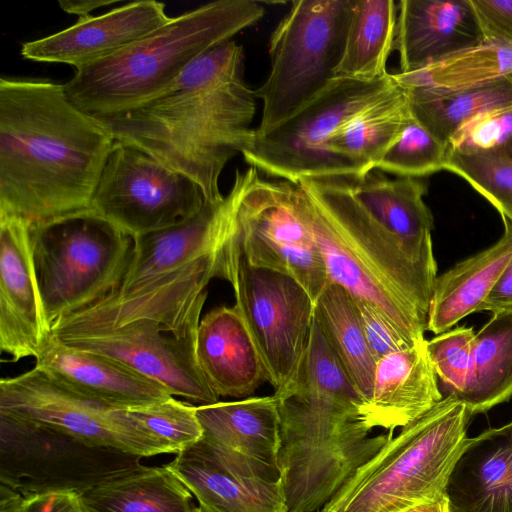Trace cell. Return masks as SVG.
<instances>
[{"label":"cell","mask_w":512,"mask_h":512,"mask_svg":"<svg viewBox=\"0 0 512 512\" xmlns=\"http://www.w3.org/2000/svg\"><path fill=\"white\" fill-rule=\"evenodd\" d=\"M115 143L63 84L0 79V215L31 224L90 209Z\"/></svg>","instance_id":"1"},{"label":"cell","mask_w":512,"mask_h":512,"mask_svg":"<svg viewBox=\"0 0 512 512\" xmlns=\"http://www.w3.org/2000/svg\"><path fill=\"white\" fill-rule=\"evenodd\" d=\"M255 112V92L244 80L243 48L228 40L199 56L154 99L94 117L116 141L193 180L205 201L219 202L220 175L251 140Z\"/></svg>","instance_id":"2"},{"label":"cell","mask_w":512,"mask_h":512,"mask_svg":"<svg viewBox=\"0 0 512 512\" xmlns=\"http://www.w3.org/2000/svg\"><path fill=\"white\" fill-rule=\"evenodd\" d=\"M274 396L277 464L288 512L319 511L394 436V431L371 436L364 400L315 314L301 363Z\"/></svg>","instance_id":"3"},{"label":"cell","mask_w":512,"mask_h":512,"mask_svg":"<svg viewBox=\"0 0 512 512\" xmlns=\"http://www.w3.org/2000/svg\"><path fill=\"white\" fill-rule=\"evenodd\" d=\"M207 286L200 272L183 269L65 316L52 325L51 334L63 344L106 356L155 380L173 396L214 404L219 397L196 358Z\"/></svg>","instance_id":"4"},{"label":"cell","mask_w":512,"mask_h":512,"mask_svg":"<svg viewBox=\"0 0 512 512\" xmlns=\"http://www.w3.org/2000/svg\"><path fill=\"white\" fill-rule=\"evenodd\" d=\"M299 184L329 281L378 308L409 342L424 339L437 270L416 261L373 219L348 177Z\"/></svg>","instance_id":"5"},{"label":"cell","mask_w":512,"mask_h":512,"mask_svg":"<svg viewBox=\"0 0 512 512\" xmlns=\"http://www.w3.org/2000/svg\"><path fill=\"white\" fill-rule=\"evenodd\" d=\"M264 13V6L253 0L201 5L121 51L76 68L63 88L92 116L129 111L160 95L199 56L254 25Z\"/></svg>","instance_id":"6"},{"label":"cell","mask_w":512,"mask_h":512,"mask_svg":"<svg viewBox=\"0 0 512 512\" xmlns=\"http://www.w3.org/2000/svg\"><path fill=\"white\" fill-rule=\"evenodd\" d=\"M472 417L444 397L360 466L317 512H405L445 493Z\"/></svg>","instance_id":"7"},{"label":"cell","mask_w":512,"mask_h":512,"mask_svg":"<svg viewBox=\"0 0 512 512\" xmlns=\"http://www.w3.org/2000/svg\"><path fill=\"white\" fill-rule=\"evenodd\" d=\"M225 245L247 263L295 279L315 303L329 282L299 183L269 180L249 166L225 195Z\"/></svg>","instance_id":"8"},{"label":"cell","mask_w":512,"mask_h":512,"mask_svg":"<svg viewBox=\"0 0 512 512\" xmlns=\"http://www.w3.org/2000/svg\"><path fill=\"white\" fill-rule=\"evenodd\" d=\"M36 278L49 324L115 292L134 239L91 209L30 229Z\"/></svg>","instance_id":"9"},{"label":"cell","mask_w":512,"mask_h":512,"mask_svg":"<svg viewBox=\"0 0 512 512\" xmlns=\"http://www.w3.org/2000/svg\"><path fill=\"white\" fill-rule=\"evenodd\" d=\"M351 10L352 0L291 3L270 38V73L254 90L263 104L256 134L283 123L337 77Z\"/></svg>","instance_id":"10"},{"label":"cell","mask_w":512,"mask_h":512,"mask_svg":"<svg viewBox=\"0 0 512 512\" xmlns=\"http://www.w3.org/2000/svg\"><path fill=\"white\" fill-rule=\"evenodd\" d=\"M393 74L378 79L336 77L296 113L258 135L242 151L245 162L276 179L299 183L334 177L328 147L355 114L388 91Z\"/></svg>","instance_id":"11"},{"label":"cell","mask_w":512,"mask_h":512,"mask_svg":"<svg viewBox=\"0 0 512 512\" xmlns=\"http://www.w3.org/2000/svg\"><path fill=\"white\" fill-rule=\"evenodd\" d=\"M224 241L217 277L231 284L235 306L259 352L267 382L279 389L294 376L305 354L315 303L295 279L250 265Z\"/></svg>","instance_id":"12"},{"label":"cell","mask_w":512,"mask_h":512,"mask_svg":"<svg viewBox=\"0 0 512 512\" xmlns=\"http://www.w3.org/2000/svg\"><path fill=\"white\" fill-rule=\"evenodd\" d=\"M0 416L27 428L85 446L134 456L168 453L126 414L79 395L35 367L0 381Z\"/></svg>","instance_id":"13"},{"label":"cell","mask_w":512,"mask_h":512,"mask_svg":"<svg viewBox=\"0 0 512 512\" xmlns=\"http://www.w3.org/2000/svg\"><path fill=\"white\" fill-rule=\"evenodd\" d=\"M204 203L193 180L141 149L115 140L90 209L134 239L194 216Z\"/></svg>","instance_id":"14"},{"label":"cell","mask_w":512,"mask_h":512,"mask_svg":"<svg viewBox=\"0 0 512 512\" xmlns=\"http://www.w3.org/2000/svg\"><path fill=\"white\" fill-rule=\"evenodd\" d=\"M167 467L202 512H288L278 468L203 436Z\"/></svg>","instance_id":"15"},{"label":"cell","mask_w":512,"mask_h":512,"mask_svg":"<svg viewBox=\"0 0 512 512\" xmlns=\"http://www.w3.org/2000/svg\"><path fill=\"white\" fill-rule=\"evenodd\" d=\"M31 225L0 215V349L12 362L36 358L51 336L36 278Z\"/></svg>","instance_id":"16"},{"label":"cell","mask_w":512,"mask_h":512,"mask_svg":"<svg viewBox=\"0 0 512 512\" xmlns=\"http://www.w3.org/2000/svg\"><path fill=\"white\" fill-rule=\"evenodd\" d=\"M172 19L154 0L127 3L99 16L79 18L72 26L22 44L25 59L78 68L111 56Z\"/></svg>","instance_id":"17"},{"label":"cell","mask_w":512,"mask_h":512,"mask_svg":"<svg viewBox=\"0 0 512 512\" xmlns=\"http://www.w3.org/2000/svg\"><path fill=\"white\" fill-rule=\"evenodd\" d=\"M35 368L79 395L116 408L173 396L155 380L106 356L63 344L52 334L35 358Z\"/></svg>","instance_id":"18"},{"label":"cell","mask_w":512,"mask_h":512,"mask_svg":"<svg viewBox=\"0 0 512 512\" xmlns=\"http://www.w3.org/2000/svg\"><path fill=\"white\" fill-rule=\"evenodd\" d=\"M485 42L471 0H401L394 49L411 73Z\"/></svg>","instance_id":"19"},{"label":"cell","mask_w":512,"mask_h":512,"mask_svg":"<svg viewBox=\"0 0 512 512\" xmlns=\"http://www.w3.org/2000/svg\"><path fill=\"white\" fill-rule=\"evenodd\" d=\"M226 229L223 197L219 202L205 201L198 213L176 225L134 238L130 264L115 292L141 288L217 250Z\"/></svg>","instance_id":"20"},{"label":"cell","mask_w":512,"mask_h":512,"mask_svg":"<svg viewBox=\"0 0 512 512\" xmlns=\"http://www.w3.org/2000/svg\"><path fill=\"white\" fill-rule=\"evenodd\" d=\"M442 399L424 338L376 362L364 415L372 429L394 431L414 422Z\"/></svg>","instance_id":"21"},{"label":"cell","mask_w":512,"mask_h":512,"mask_svg":"<svg viewBox=\"0 0 512 512\" xmlns=\"http://www.w3.org/2000/svg\"><path fill=\"white\" fill-rule=\"evenodd\" d=\"M196 358L218 397L248 396L267 381L259 352L235 305L214 308L201 319Z\"/></svg>","instance_id":"22"},{"label":"cell","mask_w":512,"mask_h":512,"mask_svg":"<svg viewBox=\"0 0 512 512\" xmlns=\"http://www.w3.org/2000/svg\"><path fill=\"white\" fill-rule=\"evenodd\" d=\"M445 492L451 512H512V421L466 439Z\"/></svg>","instance_id":"23"},{"label":"cell","mask_w":512,"mask_h":512,"mask_svg":"<svg viewBox=\"0 0 512 512\" xmlns=\"http://www.w3.org/2000/svg\"><path fill=\"white\" fill-rule=\"evenodd\" d=\"M352 194L416 261L437 270L433 254V215L424 201L421 178H389L372 169L359 178L348 177Z\"/></svg>","instance_id":"24"},{"label":"cell","mask_w":512,"mask_h":512,"mask_svg":"<svg viewBox=\"0 0 512 512\" xmlns=\"http://www.w3.org/2000/svg\"><path fill=\"white\" fill-rule=\"evenodd\" d=\"M412 116L408 95L397 81L336 133L328 151L334 177L359 178L374 169Z\"/></svg>","instance_id":"25"},{"label":"cell","mask_w":512,"mask_h":512,"mask_svg":"<svg viewBox=\"0 0 512 512\" xmlns=\"http://www.w3.org/2000/svg\"><path fill=\"white\" fill-rule=\"evenodd\" d=\"M501 218L504 232L497 242L437 276L427 330L441 334L466 316L480 311L512 257V221Z\"/></svg>","instance_id":"26"},{"label":"cell","mask_w":512,"mask_h":512,"mask_svg":"<svg viewBox=\"0 0 512 512\" xmlns=\"http://www.w3.org/2000/svg\"><path fill=\"white\" fill-rule=\"evenodd\" d=\"M79 494L85 512H202L167 465L123 467L101 475Z\"/></svg>","instance_id":"27"},{"label":"cell","mask_w":512,"mask_h":512,"mask_svg":"<svg viewBox=\"0 0 512 512\" xmlns=\"http://www.w3.org/2000/svg\"><path fill=\"white\" fill-rule=\"evenodd\" d=\"M203 437L278 468L279 413L276 397H250L196 407Z\"/></svg>","instance_id":"28"},{"label":"cell","mask_w":512,"mask_h":512,"mask_svg":"<svg viewBox=\"0 0 512 512\" xmlns=\"http://www.w3.org/2000/svg\"><path fill=\"white\" fill-rule=\"evenodd\" d=\"M512 397V309L492 313L475 333L471 369L459 397L471 415Z\"/></svg>","instance_id":"29"},{"label":"cell","mask_w":512,"mask_h":512,"mask_svg":"<svg viewBox=\"0 0 512 512\" xmlns=\"http://www.w3.org/2000/svg\"><path fill=\"white\" fill-rule=\"evenodd\" d=\"M398 6L393 0H352L351 17L337 77L378 79L389 73Z\"/></svg>","instance_id":"30"},{"label":"cell","mask_w":512,"mask_h":512,"mask_svg":"<svg viewBox=\"0 0 512 512\" xmlns=\"http://www.w3.org/2000/svg\"><path fill=\"white\" fill-rule=\"evenodd\" d=\"M314 314L365 403L371 394L376 360L367 344L352 296L329 281L315 302Z\"/></svg>","instance_id":"31"},{"label":"cell","mask_w":512,"mask_h":512,"mask_svg":"<svg viewBox=\"0 0 512 512\" xmlns=\"http://www.w3.org/2000/svg\"><path fill=\"white\" fill-rule=\"evenodd\" d=\"M405 90L413 117L446 145L455 131L476 114L512 105V75L458 91Z\"/></svg>","instance_id":"32"},{"label":"cell","mask_w":512,"mask_h":512,"mask_svg":"<svg viewBox=\"0 0 512 512\" xmlns=\"http://www.w3.org/2000/svg\"><path fill=\"white\" fill-rule=\"evenodd\" d=\"M512 75V46L485 41L411 73L393 74L405 88L458 91Z\"/></svg>","instance_id":"33"},{"label":"cell","mask_w":512,"mask_h":512,"mask_svg":"<svg viewBox=\"0 0 512 512\" xmlns=\"http://www.w3.org/2000/svg\"><path fill=\"white\" fill-rule=\"evenodd\" d=\"M447 155V145L412 115L374 169L396 177L423 178L442 171Z\"/></svg>","instance_id":"34"},{"label":"cell","mask_w":512,"mask_h":512,"mask_svg":"<svg viewBox=\"0 0 512 512\" xmlns=\"http://www.w3.org/2000/svg\"><path fill=\"white\" fill-rule=\"evenodd\" d=\"M196 407L172 396L164 401L125 408V412L145 433L159 441L168 453L177 454L203 436Z\"/></svg>","instance_id":"35"},{"label":"cell","mask_w":512,"mask_h":512,"mask_svg":"<svg viewBox=\"0 0 512 512\" xmlns=\"http://www.w3.org/2000/svg\"><path fill=\"white\" fill-rule=\"evenodd\" d=\"M443 170L464 179L498 210L512 220V157L508 153L449 154Z\"/></svg>","instance_id":"36"},{"label":"cell","mask_w":512,"mask_h":512,"mask_svg":"<svg viewBox=\"0 0 512 512\" xmlns=\"http://www.w3.org/2000/svg\"><path fill=\"white\" fill-rule=\"evenodd\" d=\"M475 332L459 326L427 340V350L441 393L461 396L470 374Z\"/></svg>","instance_id":"37"},{"label":"cell","mask_w":512,"mask_h":512,"mask_svg":"<svg viewBox=\"0 0 512 512\" xmlns=\"http://www.w3.org/2000/svg\"><path fill=\"white\" fill-rule=\"evenodd\" d=\"M512 148V105L476 114L447 143L449 154L508 153Z\"/></svg>","instance_id":"38"},{"label":"cell","mask_w":512,"mask_h":512,"mask_svg":"<svg viewBox=\"0 0 512 512\" xmlns=\"http://www.w3.org/2000/svg\"><path fill=\"white\" fill-rule=\"evenodd\" d=\"M353 300L367 344L376 362L388 354L415 344L399 334L374 305L363 300Z\"/></svg>","instance_id":"39"},{"label":"cell","mask_w":512,"mask_h":512,"mask_svg":"<svg viewBox=\"0 0 512 512\" xmlns=\"http://www.w3.org/2000/svg\"><path fill=\"white\" fill-rule=\"evenodd\" d=\"M1 512H85L79 491L54 487L24 497H2Z\"/></svg>","instance_id":"40"},{"label":"cell","mask_w":512,"mask_h":512,"mask_svg":"<svg viewBox=\"0 0 512 512\" xmlns=\"http://www.w3.org/2000/svg\"><path fill=\"white\" fill-rule=\"evenodd\" d=\"M485 41L512 46V0H471Z\"/></svg>","instance_id":"41"},{"label":"cell","mask_w":512,"mask_h":512,"mask_svg":"<svg viewBox=\"0 0 512 512\" xmlns=\"http://www.w3.org/2000/svg\"><path fill=\"white\" fill-rule=\"evenodd\" d=\"M512 221V220H511ZM512 309V257L480 311L496 312Z\"/></svg>","instance_id":"42"},{"label":"cell","mask_w":512,"mask_h":512,"mask_svg":"<svg viewBox=\"0 0 512 512\" xmlns=\"http://www.w3.org/2000/svg\"><path fill=\"white\" fill-rule=\"evenodd\" d=\"M116 1L86 0V1H67L60 0L59 6L62 10L70 14H76L79 18L87 17L91 11L108 5H112Z\"/></svg>","instance_id":"43"},{"label":"cell","mask_w":512,"mask_h":512,"mask_svg":"<svg viewBox=\"0 0 512 512\" xmlns=\"http://www.w3.org/2000/svg\"><path fill=\"white\" fill-rule=\"evenodd\" d=\"M405 512H451L446 492L436 499L416 505Z\"/></svg>","instance_id":"44"},{"label":"cell","mask_w":512,"mask_h":512,"mask_svg":"<svg viewBox=\"0 0 512 512\" xmlns=\"http://www.w3.org/2000/svg\"><path fill=\"white\" fill-rule=\"evenodd\" d=\"M510 155H511V157H512V148H511V151H510Z\"/></svg>","instance_id":"45"}]
</instances>
